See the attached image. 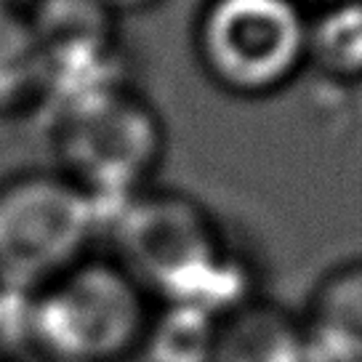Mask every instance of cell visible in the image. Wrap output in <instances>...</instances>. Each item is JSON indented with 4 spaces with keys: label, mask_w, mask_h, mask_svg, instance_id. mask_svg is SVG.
I'll list each match as a JSON object with an SVG mask.
<instances>
[{
    "label": "cell",
    "mask_w": 362,
    "mask_h": 362,
    "mask_svg": "<svg viewBox=\"0 0 362 362\" xmlns=\"http://www.w3.org/2000/svg\"><path fill=\"white\" fill-rule=\"evenodd\" d=\"M216 317L200 304H160L136 360L141 362H211Z\"/></svg>",
    "instance_id": "obj_9"
},
{
    "label": "cell",
    "mask_w": 362,
    "mask_h": 362,
    "mask_svg": "<svg viewBox=\"0 0 362 362\" xmlns=\"http://www.w3.org/2000/svg\"><path fill=\"white\" fill-rule=\"evenodd\" d=\"M43 90L45 69L30 19L0 3V112H19Z\"/></svg>",
    "instance_id": "obj_10"
},
{
    "label": "cell",
    "mask_w": 362,
    "mask_h": 362,
    "mask_svg": "<svg viewBox=\"0 0 362 362\" xmlns=\"http://www.w3.org/2000/svg\"><path fill=\"white\" fill-rule=\"evenodd\" d=\"M304 320L269 298L253 296L216 317L211 362H315Z\"/></svg>",
    "instance_id": "obj_7"
},
{
    "label": "cell",
    "mask_w": 362,
    "mask_h": 362,
    "mask_svg": "<svg viewBox=\"0 0 362 362\" xmlns=\"http://www.w3.org/2000/svg\"><path fill=\"white\" fill-rule=\"evenodd\" d=\"M301 320L320 360L362 362V259L330 269Z\"/></svg>",
    "instance_id": "obj_8"
},
{
    "label": "cell",
    "mask_w": 362,
    "mask_h": 362,
    "mask_svg": "<svg viewBox=\"0 0 362 362\" xmlns=\"http://www.w3.org/2000/svg\"><path fill=\"white\" fill-rule=\"evenodd\" d=\"M112 211L110 256L152 301L200 304L224 315L256 296L243 261L194 197L149 187Z\"/></svg>",
    "instance_id": "obj_1"
},
{
    "label": "cell",
    "mask_w": 362,
    "mask_h": 362,
    "mask_svg": "<svg viewBox=\"0 0 362 362\" xmlns=\"http://www.w3.org/2000/svg\"><path fill=\"white\" fill-rule=\"evenodd\" d=\"M309 24L296 0H211L197 27V54L218 88L267 96L298 75Z\"/></svg>",
    "instance_id": "obj_5"
},
{
    "label": "cell",
    "mask_w": 362,
    "mask_h": 362,
    "mask_svg": "<svg viewBox=\"0 0 362 362\" xmlns=\"http://www.w3.org/2000/svg\"><path fill=\"white\" fill-rule=\"evenodd\" d=\"M99 3H104L112 11V8H141V6H147L152 0H99Z\"/></svg>",
    "instance_id": "obj_12"
},
{
    "label": "cell",
    "mask_w": 362,
    "mask_h": 362,
    "mask_svg": "<svg viewBox=\"0 0 362 362\" xmlns=\"http://www.w3.org/2000/svg\"><path fill=\"white\" fill-rule=\"evenodd\" d=\"M333 3H341V0H333Z\"/></svg>",
    "instance_id": "obj_14"
},
{
    "label": "cell",
    "mask_w": 362,
    "mask_h": 362,
    "mask_svg": "<svg viewBox=\"0 0 362 362\" xmlns=\"http://www.w3.org/2000/svg\"><path fill=\"white\" fill-rule=\"evenodd\" d=\"M306 62L339 83L362 78V0H341L309 24Z\"/></svg>",
    "instance_id": "obj_11"
},
{
    "label": "cell",
    "mask_w": 362,
    "mask_h": 362,
    "mask_svg": "<svg viewBox=\"0 0 362 362\" xmlns=\"http://www.w3.org/2000/svg\"><path fill=\"white\" fill-rule=\"evenodd\" d=\"M24 339L37 362H131L155 301L112 259L90 253L24 298Z\"/></svg>",
    "instance_id": "obj_2"
},
{
    "label": "cell",
    "mask_w": 362,
    "mask_h": 362,
    "mask_svg": "<svg viewBox=\"0 0 362 362\" xmlns=\"http://www.w3.org/2000/svg\"><path fill=\"white\" fill-rule=\"evenodd\" d=\"M30 27L45 69V90H54L59 99L115 80L110 75L112 19L104 3L40 0Z\"/></svg>",
    "instance_id": "obj_6"
},
{
    "label": "cell",
    "mask_w": 362,
    "mask_h": 362,
    "mask_svg": "<svg viewBox=\"0 0 362 362\" xmlns=\"http://www.w3.org/2000/svg\"><path fill=\"white\" fill-rule=\"evenodd\" d=\"M102 208L59 170L0 181V291L30 298L90 256Z\"/></svg>",
    "instance_id": "obj_4"
},
{
    "label": "cell",
    "mask_w": 362,
    "mask_h": 362,
    "mask_svg": "<svg viewBox=\"0 0 362 362\" xmlns=\"http://www.w3.org/2000/svg\"><path fill=\"white\" fill-rule=\"evenodd\" d=\"M6 304H8V296L0 291V328H3V320H6Z\"/></svg>",
    "instance_id": "obj_13"
},
{
    "label": "cell",
    "mask_w": 362,
    "mask_h": 362,
    "mask_svg": "<svg viewBox=\"0 0 362 362\" xmlns=\"http://www.w3.org/2000/svg\"><path fill=\"white\" fill-rule=\"evenodd\" d=\"M51 141L59 173L107 211L149 189L165 125L144 96L110 80L59 99Z\"/></svg>",
    "instance_id": "obj_3"
}]
</instances>
